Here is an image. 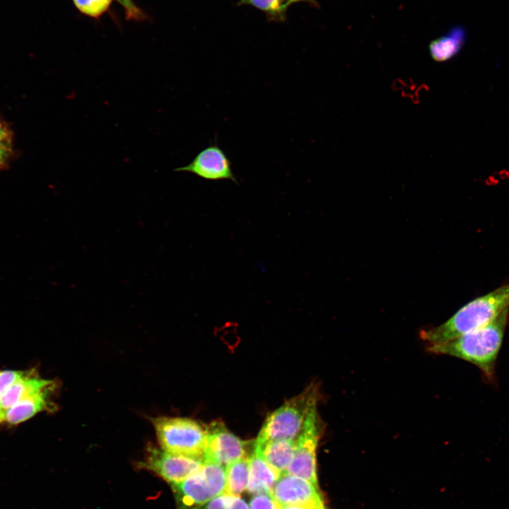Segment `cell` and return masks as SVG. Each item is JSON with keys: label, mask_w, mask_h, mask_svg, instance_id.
<instances>
[{"label": "cell", "mask_w": 509, "mask_h": 509, "mask_svg": "<svg viewBox=\"0 0 509 509\" xmlns=\"http://www.w3.org/2000/svg\"><path fill=\"white\" fill-rule=\"evenodd\" d=\"M508 316L507 309L491 323L455 339L428 344L427 351L471 363L480 369L487 380H492Z\"/></svg>", "instance_id": "obj_1"}, {"label": "cell", "mask_w": 509, "mask_h": 509, "mask_svg": "<svg viewBox=\"0 0 509 509\" xmlns=\"http://www.w3.org/2000/svg\"><path fill=\"white\" fill-rule=\"evenodd\" d=\"M507 309L509 283L471 300L444 323L422 330L420 337L428 344L442 343L491 323Z\"/></svg>", "instance_id": "obj_2"}, {"label": "cell", "mask_w": 509, "mask_h": 509, "mask_svg": "<svg viewBox=\"0 0 509 509\" xmlns=\"http://www.w3.org/2000/svg\"><path fill=\"white\" fill-rule=\"evenodd\" d=\"M317 397L316 386L310 385L286 402L267 418L255 443L296 439L310 412L317 407Z\"/></svg>", "instance_id": "obj_3"}, {"label": "cell", "mask_w": 509, "mask_h": 509, "mask_svg": "<svg viewBox=\"0 0 509 509\" xmlns=\"http://www.w3.org/2000/svg\"><path fill=\"white\" fill-rule=\"evenodd\" d=\"M152 423L161 448L204 462L206 428L194 420L180 417L153 418Z\"/></svg>", "instance_id": "obj_4"}, {"label": "cell", "mask_w": 509, "mask_h": 509, "mask_svg": "<svg viewBox=\"0 0 509 509\" xmlns=\"http://www.w3.org/2000/svg\"><path fill=\"white\" fill-rule=\"evenodd\" d=\"M178 509H196L226 493L225 467L204 462L199 470L182 482L171 485Z\"/></svg>", "instance_id": "obj_5"}, {"label": "cell", "mask_w": 509, "mask_h": 509, "mask_svg": "<svg viewBox=\"0 0 509 509\" xmlns=\"http://www.w3.org/2000/svg\"><path fill=\"white\" fill-rule=\"evenodd\" d=\"M321 433L322 424L317 409L315 407L310 412L302 431L296 438L295 454L285 474L303 478L319 487L316 452Z\"/></svg>", "instance_id": "obj_6"}, {"label": "cell", "mask_w": 509, "mask_h": 509, "mask_svg": "<svg viewBox=\"0 0 509 509\" xmlns=\"http://www.w3.org/2000/svg\"><path fill=\"white\" fill-rule=\"evenodd\" d=\"M204 462L201 460L174 454L153 445L147 447L141 465L173 485L197 472Z\"/></svg>", "instance_id": "obj_7"}, {"label": "cell", "mask_w": 509, "mask_h": 509, "mask_svg": "<svg viewBox=\"0 0 509 509\" xmlns=\"http://www.w3.org/2000/svg\"><path fill=\"white\" fill-rule=\"evenodd\" d=\"M271 495L281 505L299 506L306 509H328L320 488L294 475L281 474L273 487Z\"/></svg>", "instance_id": "obj_8"}, {"label": "cell", "mask_w": 509, "mask_h": 509, "mask_svg": "<svg viewBox=\"0 0 509 509\" xmlns=\"http://www.w3.org/2000/svg\"><path fill=\"white\" fill-rule=\"evenodd\" d=\"M247 457L246 443L229 431L221 421L206 427V447L204 462L226 467Z\"/></svg>", "instance_id": "obj_9"}, {"label": "cell", "mask_w": 509, "mask_h": 509, "mask_svg": "<svg viewBox=\"0 0 509 509\" xmlns=\"http://www.w3.org/2000/svg\"><path fill=\"white\" fill-rule=\"evenodd\" d=\"M174 170L190 172L207 180H229L235 184L238 183L229 158L223 149L216 144L206 147L188 165Z\"/></svg>", "instance_id": "obj_10"}, {"label": "cell", "mask_w": 509, "mask_h": 509, "mask_svg": "<svg viewBox=\"0 0 509 509\" xmlns=\"http://www.w3.org/2000/svg\"><path fill=\"white\" fill-rule=\"evenodd\" d=\"M52 385V380L39 378L33 370L16 382L0 399V423L3 422L5 413L17 402Z\"/></svg>", "instance_id": "obj_11"}, {"label": "cell", "mask_w": 509, "mask_h": 509, "mask_svg": "<svg viewBox=\"0 0 509 509\" xmlns=\"http://www.w3.org/2000/svg\"><path fill=\"white\" fill-rule=\"evenodd\" d=\"M249 479L247 491L252 495L270 493L281 474L256 451L249 457Z\"/></svg>", "instance_id": "obj_12"}, {"label": "cell", "mask_w": 509, "mask_h": 509, "mask_svg": "<svg viewBox=\"0 0 509 509\" xmlns=\"http://www.w3.org/2000/svg\"><path fill=\"white\" fill-rule=\"evenodd\" d=\"M296 449V439L255 443L254 445V450L281 474L292 461Z\"/></svg>", "instance_id": "obj_13"}, {"label": "cell", "mask_w": 509, "mask_h": 509, "mask_svg": "<svg viewBox=\"0 0 509 509\" xmlns=\"http://www.w3.org/2000/svg\"><path fill=\"white\" fill-rule=\"evenodd\" d=\"M49 387L23 398L4 414L3 422L11 425L23 422L49 407L47 390Z\"/></svg>", "instance_id": "obj_14"}, {"label": "cell", "mask_w": 509, "mask_h": 509, "mask_svg": "<svg viewBox=\"0 0 509 509\" xmlns=\"http://www.w3.org/2000/svg\"><path fill=\"white\" fill-rule=\"evenodd\" d=\"M465 39L466 33L462 28L451 29L430 43L429 53L431 58L437 62H444L452 59L460 51Z\"/></svg>", "instance_id": "obj_15"}, {"label": "cell", "mask_w": 509, "mask_h": 509, "mask_svg": "<svg viewBox=\"0 0 509 509\" xmlns=\"http://www.w3.org/2000/svg\"><path fill=\"white\" fill-rule=\"evenodd\" d=\"M249 470V457L240 459L226 466V493L239 496L247 491Z\"/></svg>", "instance_id": "obj_16"}, {"label": "cell", "mask_w": 509, "mask_h": 509, "mask_svg": "<svg viewBox=\"0 0 509 509\" xmlns=\"http://www.w3.org/2000/svg\"><path fill=\"white\" fill-rule=\"evenodd\" d=\"M293 0H240L238 5H249L265 13L271 21H283L288 6Z\"/></svg>", "instance_id": "obj_17"}, {"label": "cell", "mask_w": 509, "mask_h": 509, "mask_svg": "<svg viewBox=\"0 0 509 509\" xmlns=\"http://www.w3.org/2000/svg\"><path fill=\"white\" fill-rule=\"evenodd\" d=\"M196 509H249L240 496L223 493Z\"/></svg>", "instance_id": "obj_18"}, {"label": "cell", "mask_w": 509, "mask_h": 509, "mask_svg": "<svg viewBox=\"0 0 509 509\" xmlns=\"http://www.w3.org/2000/svg\"><path fill=\"white\" fill-rule=\"evenodd\" d=\"M75 7L83 15L98 18L110 8L112 0H72Z\"/></svg>", "instance_id": "obj_19"}, {"label": "cell", "mask_w": 509, "mask_h": 509, "mask_svg": "<svg viewBox=\"0 0 509 509\" xmlns=\"http://www.w3.org/2000/svg\"><path fill=\"white\" fill-rule=\"evenodd\" d=\"M30 371L11 370L0 371V399L13 384L28 375Z\"/></svg>", "instance_id": "obj_20"}, {"label": "cell", "mask_w": 509, "mask_h": 509, "mask_svg": "<svg viewBox=\"0 0 509 509\" xmlns=\"http://www.w3.org/2000/svg\"><path fill=\"white\" fill-rule=\"evenodd\" d=\"M249 509H279V504L271 494L258 493L251 498Z\"/></svg>", "instance_id": "obj_21"}, {"label": "cell", "mask_w": 509, "mask_h": 509, "mask_svg": "<svg viewBox=\"0 0 509 509\" xmlns=\"http://www.w3.org/2000/svg\"><path fill=\"white\" fill-rule=\"evenodd\" d=\"M122 7L127 20L141 21L146 19V14L133 0H116Z\"/></svg>", "instance_id": "obj_22"}, {"label": "cell", "mask_w": 509, "mask_h": 509, "mask_svg": "<svg viewBox=\"0 0 509 509\" xmlns=\"http://www.w3.org/2000/svg\"><path fill=\"white\" fill-rule=\"evenodd\" d=\"M12 153V144L0 143V171L6 168Z\"/></svg>", "instance_id": "obj_23"}, {"label": "cell", "mask_w": 509, "mask_h": 509, "mask_svg": "<svg viewBox=\"0 0 509 509\" xmlns=\"http://www.w3.org/2000/svg\"><path fill=\"white\" fill-rule=\"evenodd\" d=\"M12 138L11 129L0 116V143L12 144Z\"/></svg>", "instance_id": "obj_24"}, {"label": "cell", "mask_w": 509, "mask_h": 509, "mask_svg": "<svg viewBox=\"0 0 509 509\" xmlns=\"http://www.w3.org/2000/svg\"><path fill=\"white\" fill-rule=\"evenodd\" d=\"M279 504V503H278ZM279 509H306L299 506L293 505H281L279 504Z\"/></svg>", "instance_id": "obj_25"}, {"label": "cell", "mask_w": 509, "mask_h": 509, "mask_svg": "<svg viewBox=\"0 0 509 509\" xmlns=\"http://www.w3.org/2000/svg\"><path fill=\"white\" fill-rule=\"evenodd\" d=\"M293 1H294V3H295V2H299V1H303V2L309 3L310 4L314 6H315V7H318V6H319V4H318V3L317 2L316 0H293Z\"/></svg>", "instance_id": "obj_26"}]
</instances>
